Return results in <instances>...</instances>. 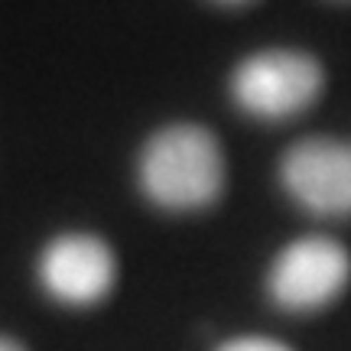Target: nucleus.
<instances>
[{"label":"nucleus","instance_id":"f257e3e1","mask_svg":"<svg viewBox=\"0 0 351 351\" xmlns=\"http://www.w3.org/2000/svg\"><path fill=\"white\" fill-rule=\"evenodd\" d=\"M140 192L163 212H202L225 192V156L199 124L156 130L137 160Z\"/></svg>","mask_w":351,"mask_h":351},{"label":"nucleus","instance_id":"f03ea898","mask_svg":"<svg viewBox=\"0 0 351 351\" xmlns=\"http://www.w3.org/2000/svg\"><path fill=\"white\" fill-rule=\"evenodd\" d=\"M322 91V69L313 56L293 49L254 52L234 69L231 98L257 121H289Z\"/></svg>","mask_w":351,"mask_h":351},{"label":"nucleus","instance_id":"7ed1b4c3","mask_svg":"<svg viewBox=\"0 0 351 351\" xmlns=\"http://www.w3.org/2000/svg\"><path fill=\"white\" fill-rule=\"evenodd\" d=\"M351 283V254L339 241L309 234L287 244L267 274V296L283 313H319Z\"/></svg>","mask_w":351,"mask_h":351},{"label":"nucleus","instance_id":"20e7f679","mask_svg":"<svg viewBox=\"0 0 351 351\" xmlns=\"http://www.w3.org/2000/svg\"><path fill=\"white\" fill-rule=\"evenodd\" d=\"M36 280L43 293L69 309H91L114 293L117 257L98 234L69 231L52 238L36 261Z\"/></svg>","mask_w":351,"mask_h":351},{"label":"nucleus","instance_id":"39448f33","mask_svg":"<svg viewBox=\"0 0 351 351\" xmlns=\"http://www.w3.org/2000/svg\"><path fill=\"white\" fill-rule=\"evenodd\" d=\"M280 182L300 208L319 218L351 215V143L313 137L289 147L280 163Z\"/></svg>","mask_w":351,"mask_h":351},{"label":"nucleus","instance_id":"423d86ee","mask_svg":"<svg viewBox=\"0 0 351 351\" xmlns=\"http://www.w3.org/2000/svg\"><path fill=\"white\" fill-rule=\"evenodd\" d=\"M215 351H293V348L283 345L280 339H270V335H234V339H225Z\"/></svg>","mask_w":351,"mask_h":351},{"label":"nucleus","instance_id":"0eeeda50","mask_svg":"<svg viewBox=\"0 0 351 351\" xmlns=\"http://www.w3.org/2000/svg\"><path fill=\"white\" fill-rule=\"evenodd\" d=\"M0 351H26V348L10 335H0Z\"/></svg>","mask_w":351,"mask_h":351},{"label":"nucleus","instance_id":"6e6552de","mask_svg":"<svg viewBox=\"0 0 351 351\" xmlns=\"http://www.w3.org/2000/svg\"><path fill=\"white\" fill-rule=\"evenodd\" d=\"M218 3H247V0H218Z\"/></svg>","mask_w":351,"mask_h":351}]
</instances>
